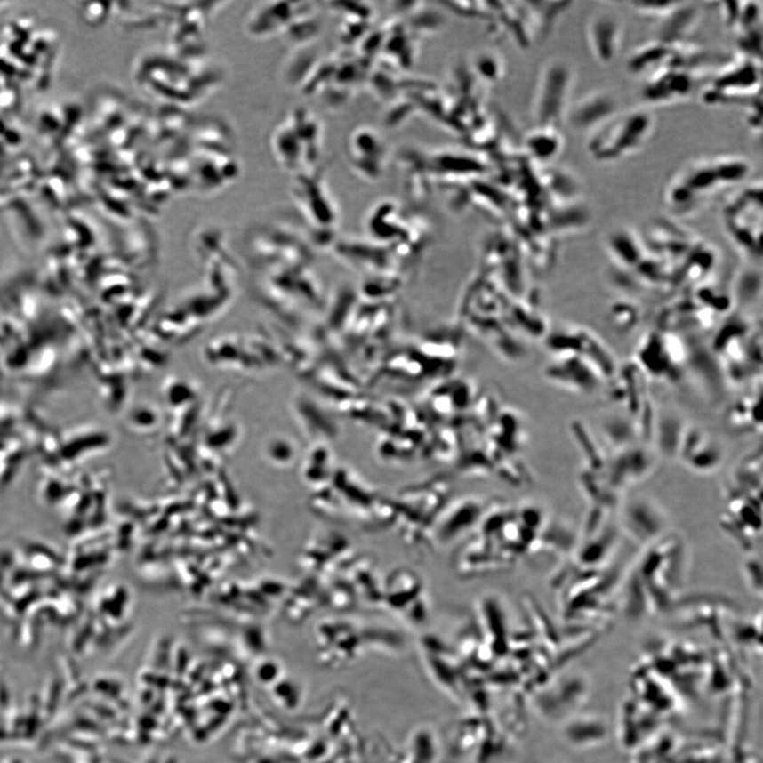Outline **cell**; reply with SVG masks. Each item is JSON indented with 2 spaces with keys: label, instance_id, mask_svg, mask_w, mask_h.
<instances>
[{
  "label": "cell",
  "instance_id": "13",
  "mask_svg": "<svg viewBox=\"0 0 763 763\" xmlns=\"http://www.w3.org/2000/svg\"><path fill=\"white\" fill-rule=\"evenodd\" d=\"M607 245L614 256L621 262L632 264L640 258V242L631 232L626 230L614 232L607 240Z\"/></svg>",
  "mask_w": 763,
  "mask_h": 763
},
{
  "label": "cell",
  "instance_id": "14",
  "mask_svg": "<svg viewBox=\"0 0 763 763\" xmlns=\"http://www.w3.org/2000/svg\"><path fill=\"white\" fill-rule=\"evenodd\" d=\"M679 3L681 2H671V0H634L630 4L636 13L657 21L671 13Z\"/></svg>",
  "mask_w": 763,
  "mask_h": 763
},
{
  "label": "cell",
  "instance_id": "12",
  "mask_svg": "<svg viewBox=\"0 0 763 763\" xmlns=\"http://www.w3.org/2000/svg\"><path fill=\"white\" fill-rule=\"evenodd\" d=\"M559 127L536 126L527 140V147L530 153L536 159H554L562 150L563 137Z\"/></svg>",
  "mask_w": 763,
  "mask_h": 763
},
{
  "label": "cell",
  "instance_id": "1",
  "mask_svg": "<svg viewBox=\"0 0 763 763\" xmlns=\"http://www.w3.org/2000/svg\"><path fill=\"white\" fill-rule=\"evenodd\" d=\"M751 169L749 160L738 155L695 159L672 175L663 197L672 212L689 213L710 198L740 185Z\"/></svg>",
  "mask_w": 763,
  "mask_h": 763
},
{
  "label": "cell",
  "instance_id": "6",
  "mask_svg": "<svg viewBox=\"0 0 763 763\" xmlns=\"http://www.w3.org/2000/svg\"><path fill=\"white\" fill-rule=\"evenodd\" d=\"M586 44L591 57L601 66L615 62L623 43V26L616 14L598 11L586 23Z\"/></svg>",
  "mask_w": 763,
  "mask_h": 763
},
{
  "label": "cell",
  "instance_id": "9",
  "mask_svg": "<svg viewBox=\"0 0 763 763\" xmlns=\"http://www.w3.org/2000/svg\"><path fill=\"white\" fill-rule=\"evenodd\" d=\"M550 375L568 390L582 394L595 391L605 378L588 359L574 355H563L550 369Z\"/></svg>",
  "mask_w": 763,
  "mask_h": 763
},
{
  "label": "cell",
  "instance_id": "10",
  "mask_svg": "<svg viewBox=\"0 0 763 763\" xmlns=\"http://www.w3.org/2000/svg\"><path fill=\"white\" fill-rule=\"evenodd\" d=\"M702 15V10L695 3L681 2L671 13L657 20L656 38L663 43H687L688 36L695 30Z\"/></svg>",
  "mask_w": 763,
  "mask_h": 763
},
{
  "label": "cell",
  "instance_id": "2",
  "mask_svg": "<svg viewBox=\"0 0 763 763\" xmlns=\"http://www.w3.org/2000/svg\"><path fill=\"white\" fill-rule=\"evenodd\" d=\"M655 127V115L645 108L617 113L590 133L586 150L597 163H618L644 149L654 136Z\"/></svg>",
  "mask_w": 763,
  "mask_h": 763
},
{
  "label": "cell",
  "instance_id": "8",
  "mask_svg": "<svg viewBox=\"0 0 763 763\" xmlns=\"http://www.w3.org/2000/svg\"><path fill=\"white\" fill-rule=\"evenodd\" d=\"M618 113V102L611 92L598 90L586 93L569 104L566 116L572 130L593 133Z\"/></svg>",
  "mask_w": 763,
  "mask_h": 763
},
{
  "label": "cell",
  "instance_id": "3",
  "mask_svg": "<svg viewBox=\"0 0 763 763\" xmlns=\"http://www.w3.org/2000/svg\"><path fill=\"white\" fill-rule=\"evenodd\" d=\"M762 65L759 60L739 57L727 63L712 77L701 93L702 102L710 107L746 104L761 96Z\"/></svg>",
  "mask_w": 763,
  "mask_h": 763
},
{
  "label": "cell",
  "instance_id": "5",
  "mask_svg": "<svg viewBox=\"0 0 763 763\" xmlns=\"http://www.w3.org/2000/svg\"><path fill=\"white\" fill-rule=\"evenodd\" d=\"M727 229L737 245L754 253L760 250L762 231V187L753 184L741 191L724 210Z\"/></svg>",
  "mask_w": 763,
  "mask_h": 763
},
{
  "label": "cell",
  "instance_id": "11",
  "mask_svg": "<svg viewBox=\"0 0 763 763\" xmlns=\"http://www.w3.org/2000/svg\"><path fill=\"white\" fill-rule=\"evenodd\" d=\"M672 49L671 44L659 40L647 42L630 55L627 69L632 75L648 76L666 66Z\"/></svg>",
  "mask_w": 763,
  "mask_h": 763
},
{
  "label": "cell",
  "instance_id": "4",
  "mask_svg": "<svg viewBox=\"0 0 763 763\" xmlns=\"http://www.w3.org/2000/svg\"><path fill=\"white\" fill-rule=\"evenodd\" d=\"M574 83V71L567 60L552 59L544 65L534 102V115L538 126L561 129L571 104Z\"/></svg>",
  "mask_w": 763,
  "mask_h": 763
},
{
  "label": "cell",
  "instance_id": "7",
  "mask_svg": "<svg viewBox=\"0 0 763 763\" xmlns=\"http://www.w3.org/2000/svg\"><path fill=\"white\" fill-rule=\"evenodd\" d=\"M699 77L688 70L665 66L646 76L641 95L652 104L687 100L695 92Z\"/></svg>",
  "mask_w": 763,
  "mask_h": 763
}]
</instances>
